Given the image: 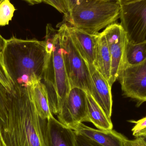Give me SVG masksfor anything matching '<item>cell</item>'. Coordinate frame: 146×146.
I'll list each match as a JSON object with an SVG mask.
<instances>
[{
	"instance_id": "obj_1",
	"label": "cell",
	"mask_w": 146,
	"mask_h": 146,
	"mask_svg": "<svg viewBox=\"0 0 146 146\" xmlns=\"http://www.w3.org/2000/svg\"><path fill=\"white\" fill-rule=\"evenodd\" d=\"M47 120L40 117L31 87H14L8 115L2 129L8 146H46Z\"/></svg>"
},
{
	"instance_id": "obj_2",
	"label": "cell",
	"mask_w": 146,
	"mask_h": 146,
	"mask_svg": "<svg viewBox=\"0 0 146 146\" xmlns=\"http://www.w3.org/2000/svg\"><path fill=\"white\" fill-rule=\"evenodd\" d=\"M1 54L13 88L29 87L43 80L47 55L44 41L13 36L6 39Z\"/></svg>"
},
{
	"instance_id": "obj_3",
	"label": "cell",
	"mask_w": 146,
	"mask_h": 146,
	"mask_svg": "<svg viewBox=\"0 0 146 146\" xmlns=\"http://www.w3.org/2000/svg\"><path fill=\"white\" fill-rule=\"evenodd\" d=\"M120 10L117 0H91L64 15L63 22L68 26L94 35L115 23L120 18Z\"/></svg>"
},
{
	"instance_id": "obj_4",
	"label": "cell",
	"mask_w": 146,
	"mask_h": 146,
	"mask_svg": "<svg viewBox=\"0 0 146 146\" xmlns=\"http://www.w3.org/2000/svg\"><path fill=\"white\" fill-rule=\"evenodd\" d=\"M43 80L48 91L51 112L57 115L71 89L59 31L55 38L53 51L46 61Z\"/></svg>"
},
{
	"instance_id": "obj_5",
	"label": "cell",
	"mask_w": 146,
	"mask_h": 146,
	"mask_svg": "<svg viewBox=\"0 0 146 146\" xmlns=\"http://www.w3.org/2000/svg\"><path fill=\"white\" fill-rule=\"evenodd\" d=\"M58 27L62 56L70 88H79L92 95V82L87 63L76 48L67 24L62 21Z\"/></svg>"
},
{
	"instance_id": "obj_6",
	"label": "cell",
	"mask_w": 146,
	"mask_h": 146,
	"mask_svg": "<svg viewBox=\"0 0 146 146\" xmlns=\"http://www.w3.org/2000/svg\"><path fill=\"white\" fill-rule=\"evenodd\" d=\"M120 19L129 42L146 40V0L121 6Z\"/></svg>"
},
{
	"instance_id": "obj_7",
	"label": "cell",
	"mask_w": 146,
	"mask_h": 146,
	"mask_svg": "<svg viewBox=\"0 0 146 146\" xmlns=\"http://www.w3.org/2000/svg\"><path fill=\"white\" fill-rule=\"evenodd\" d=\"M57 115L61 123L73 130L80 123L89 122L87 93L79 88H71Z\"/></svg>"
},
{
	"instance_id": "obj_8",
	"label": "cell",
	"mask_w": 146,
	"mask_h": 146,
	"mask_svg": "<svg viewBox=\"0 0 146 146\" xmlns=\"http://www.w3.org/2000/svg\"><path fill=\"white\" fill-rule=\"evenodd\" d=\"M117 80L125 96L136 100L139 106L146 102V59L138 65L122 66Z\"/></svg>"
},
{
	"instance_id": "obj_9",
	"label": "cell",
	"mask_w": 146,
	"mask_h": 146,
	"mask_svg": "<svg viewBox=\"0 0 146 146\" xmlns=\"http://www.w3.org/2000/svg\"><path fill=\"white\" fill-rule=\"evenodd\" d=\"M102 32L106 38L111 57L110 85L112 86L113 83L117 80L118 72L123 62L127 37L121 24L115 22L106 27Z\"/></svg>"
},
{
	"instance_id": "obj_10",
	"label": "cell",
	"mask_w": 146,
	"mask_h": 146,
	"mask_svg": "<svg viewBox=\"0 0 146 146\" xmlns=\"http://www.w3.org/2000/svg\"><path fill=\"white\" fill-rule=\"evenodd\" d=\"M45 142L46 146H79L75 132L54 116L47 120Z\"/></svg>"
},
{
	"instance_id": "obj_11",
	"label": "cell",
	"mask_w": 146,
	"mask_h": 146,
	"mask_svg": "<svg viewBox=\"0 0 146 146\" xmlns=\"http://www.w3.org/2000/svg\"><path fill=\"white\" fill-rule=\"evenodd\" d=\"M87 64L92 82V96L107 116L111 118L112 108L111 86L93 64Z\"/></svg>"
},
{
	"instance_id": "obj_12",
	"label": "cell",
	"mask_w": 146,
	"mask_h": 146,
	"mask_svg": "<svg viewBox=\"0 0 146 146\" xmlns=\"http://www.w3.org/2000/svg\"><path fill=\"white\" fill-rule=\"evenodd\" d=\"M74 130L76 135L91 140L101 146H124V141L127 139L113 129H95L83 123L79 124Z\"/></svg>"
},
{
	"instance_id": "obj_13",
	"label": "cell",
	"mask_w": 146,
	"mask_h": 146,
	"mask_svg": "<svg viewBox=\"0 0 146 146\" xmlns=\"http://www.w3.org/2000/svg\"><path fill=\"white\" fill-rule=\"evenodd\" d=\"M67 26L73 42L81 56L87 63L94 64L96 34L91 35L77 28Z\"/></svg>"
},
{
	"instance_id": "obj_14",
	"label": "cell",
	"mask_w": 146,
	"mask_h": 146,
	"mask_svg": "<svg viewBox=\"0 0 146 146\" xmlns=\"http://www.w3.org/2000/svg\"><path fill=\"white\" fill-rule=\"evenodd\" d=\"M93 65L110 84L111 76V57L106 38L102 32L96 34L95 57Z\"/></svg>"
},
{
	"instance_id": "obj_15",
	"label": "cell",
	"mask_w": 146,
	"mask_h": 146,
	"mask_svg": "<svg viewBox=\"0 0 146 146\" xmlns=\"http://www.w3.org/2000/svg\"><path fill=\"white\" fill-rule=\"evenodd\" d=\"M88 115L89 122L98 129L110 130L113 129L111 118L108 117L92 95L87 93Z\"/></svg>"
},
{
	"instance_id": "obj_16",
	"label": "cell",
	"mask_w": 146,
	"mask_h": 146,
	"mask_svg": "<svg viewBox=\"0 0 146 146\" xmlns=\"http://www.w3.org/2000/svg\"><path fill=\"white\" fill-rule=\"evenodd\" d=\"M36 108L40 117L47 120L54 116L50 110L48 94L46 86L42 81H38L31 86Z\"/></svg>"
},
{
	"instance_id": "obj_17",
	"label": "cell",
	"mask_w": 146,
	"mask_h": 146,
	"mask_svg": "<svg viewBox=\"0 0 146 146\" xmlns=\"http://www.w3.org/2000/svg\"><path fill=\"white\" fill-rule=\"evenodd\" d=\"M146 59V40L136 44L130 42L128 40L125 45L123 62L121 67L123 65H138Z\"/></svg>"
},
{
	"instance_id": "obj_18",
	"label": "cell",
	"mask_w": 146,
	"mask_h": 146,
	"mask_svg": "<svg viewBox=\"0 0 146 146\" xmlns=\"http://www.w3.org/2000/svg\"><path fill=\"white\" fill-rule=\"evenodd\" d=\"M11 96V93L0 82V133L7 118Z\"/></svg>"
},
{
	"instance_id": "obj_19",
	"label": "cell",
	"mask_w": 146,
	"mask_h": 146,
	"mask_svg": "<svg viewBox=\"0 0 146 146\" xmlns=\"http://www.w3.org/2000/svg\"><path fill=\"white\" fill-rule=\"evenodd\" d=\"M16 9L10 0H3L0 3V26L7 25L12 20Z\"/></svg>"
},
{
	"instance_id": "obj_20",
	"label": "cell",
	"mask_w": 146,
	"mask_h": 146,
	"mask_svg": "<svg viewBox=\"0 0 146 146\" xmlns=\"http://www.w3.org/2000/svg\"><path fill=\"white\" fill-rule=\"evenodd\" d=\"M0 82L9 92H12L13 90V86L4 66L1 53H0Z\"/></svg>"
},
{
	"instance_id": "obj_21",
	"label": "cell",
	"mask_w": 146,
	"mask_h": 146,
	"mask_svg": "<svg viewBox=\"0 0 146 146\" xmlns=\"http://www.w3.org/2000/svg\"><path fill=\"white\" fill-rule=\"evenodd\" d=\"M129 122L135 124L134 127L132 129L133 135L137 137L143 130L146 129V116L137 121H129Z\"/></svg>"
},
{
	"instance_id": "obj_22",
	"label": "cell",
	"mask_w": 146,
	"mask_h": 146,
	"mask_svg": "<svg viewBox=\"0 0 146 146\" xmlns=\"http://www.w3.org/2000/svg\"><path fill=\"white\" fill-rule=\"evenodd\" d=\"M42 2L54 7L60 13L66 15L67 13L62 0H42Z\"/></svg>"
},
{
	"instance_id": "obj_23",
	"label": "cell",
	"mask_w": 146,
	"mask_h": 146,
	"mask_svg": "<svg viewBox=\"0 0 146 146\" xmlns=\"http://www.w3.org/2000/svg\"><path fill=\"white\" fill-rule=\"evenodd\" d=\"M90 1L91 0H62L67 13L75 7L88 2Z\"/></svg>"
},
{
	"instance_id": "obj_24",
	"label": "cell",
	"mask_w": 146,
	"mask_h": 146,
	"mask_svg": "<svg viewBox=\"0 0 146 146\" xmlns=\"http://www.w3.org/2000/svg\"><path fill=\"white\" fill-rule=\"evenodd\" d=\"M124 146H146V140L142 136L136 137L134 140L126 139L124 141Z\"/></svg>"
},
{
	"instance_id": "obj_25",
	"label": "cell",
	"mask_w": 146,
	"mask_h": 146,
	"mask_svg": "<svg viewBox=\"0 0 146 146\" xmlns=\"http://www.w3.org/2000/svg\"><path fill=\"white\" fill-rule=\"evenodd\" d=\"M77 141L79 146H101L94 141L83 136H78Z\"/></svg>"
},
{
	"instance_id": "obj_26",
	"label": "cell",
	"mask_w": 146,
	"mask_h": 146,
	"mask_svg": "<svg viewBox=\"0 0 146 146\" xmlns=\"http://www.w3.org/2000/svg\"><path fill=\"white\" fill-rule=\"evenodd\" d=\"M117 1H118L120 6H121V5L134 3L143 1V0H117Z\"/></svg>"
},
{
	"instance_id": "obj_27",
	"label": "cell",
	"mask_w": 146,
	"mask_h": 146,
	"mask_svg": "<svg viewBox=\"0 0 146 146\" xmlns=\"http://www.w3.org/2000/svg\"><path fill=\"white\" fill-rule=\"evenodd\" d=\"M6 43V39L3 38L0 34V53L3 50Z\"/></svg>"
},
{
	"instance_id": "obj_28",
	"label": "cell",
	"mask_w": 146,
	"mask_h": 146,
	"mask_svg": "<svg viewBox=\"0 0 146 146\" xmlns=\"http://www.w3.org/2000/svg\"><path fill=\"white\" fill-rule=\"evenodd\" d=\"M29 3L30 5H33L35 4H39L42 2V0H23Z\"/></svg>"
},
{
	"instance_id": "obj_29",
	"label": "cell",
	"mask_w": 146,
	"mask_h": 146,
	"mask_svg": "<svg viewBox=\"0 0 146 146\" xmlns=\"http://www.w3.org/2000/svg\"><path fill=\"white\" fill-rule=\"evenodd\" d=\"M0 146H8L3 139L2 133H0Z\"/></svg>"
},
{
	"instance_id": "obj_30",
	"label": "cell",
	"mask_w": 146,
	"mask_h": 146,
	"mask_svg": "<svg viewBox=\"0 0 146 146\" xmlns=\"http://www.w3.org/2000/svg\"><path fill=\"white\" fill-rule=\"evenodd\" d=\"M139 136H142V137H144L146 140V129L143 130V131H142V132L139 134L138 137H139Z\"/></svg>"
},
{
	"instance_id": "obj_31",
	"label": "cell",
	"mask_w": 146,
	"mask_h": 146,
	"mask_svg": "<svg viewBox=\"0 0 146 146\" xmlns=\"http://www.w3.org/2000/svg\"><path fill=\"white\" fill-rule=\"evenodd\" d=\"M3 0H0V3H1V2Z\"/></svg>"
}]
</instances>
